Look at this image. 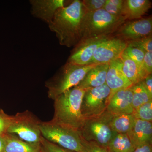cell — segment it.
<instances>
[{
	"label": "cell",
	"mask_w": 152,
	"mask_h": 152,
	"mask_svg": "<svg viewBox=\"0 0 152 152\" xmlns=\"http://www.w3.org/2000/svg\"><path fill=\"white\" fill-rule=\"evenodd\" d=\"M108 152H132L134 150L127 134H117L106 148Z\"/></svg>",
	"instance_id": "obj_21"
},
{
	"label": "cell",
	"mask_w": 152,
	"mask_h": 152,
	"mask_svg": "<svg viewBox=\"0 0 152 152\" xmlns=\"http://www.w3.org/2000/svg\"><path fill=\"white\" fill-rule=\"evenodd\" d=\"M119 58L123 72L133 85L143 80L149 75L137 63L123 53Z\"/></svg>",
	"instance_id": "obj_18"
},
{
	"label": "cell",
	"mask_w": 152,
	"mask_h": 152,
	"mask_svg": "<svg viewBox=\"0 0 152 152\" xmlns=\"http://www.w3.org/2000/svg\"><path fill=\"white\" fill-rule=\"evenodd\" d=\"M133 94L132 105L134 110L142 105L152 101L150 95L142 81L130 87Z\"/></svg>",
	"instance_id": "obj_22"
},
{
	"label": "cell",
	"mask_w": 152,
	"mask_h": 152,
	"mask_svg": "<svg viewBox=\"0 0 152 152\" xmlns=\"http://www.w3.org/2000/svg\"><path fill=\"white\" fill-rule=\"evenodd\" d=\"M42 135L47 140L66 149L84 152L79 131L54 122L51 120L40 124Z\"/></svg>",
	"instance_id": "obj_5"
},
{
	"label": "cell",
	"mask_w": 152,
	"mask_h": 152,
	"mask_svg": "<svg viewBox=\"0 0 152 152\" xmlns=\"http://www.w3.org/2000/svg\"><path fill=\"white\" fill-rule=\"evenodd\" d=\"M134 115L138 119L152 121V101L143 104L134 110Z\"/></svg>",
	"instance_id": "obj_23"
},
{
	"label": "cell",
	"mask_w": 152,
	"mask_h": 152,
	"mask_svg": "<svg viewBox=\"0 0 152 152\" xmlns=\"http://www.w3.org/2000/svg\"><path fill=\"white\" fill-rule=\"evenodd\" d=\"M41 152H77L66 149L47 140L42 137L40 142Z\"/></svg>",
	"instance_id": "obj_27"
},
{
	"label": "cell",
	"mask_w": 152,
	"mask_h": 152,
	"mask_svg": "<svg viewBox=\"0 0 152 152\" xmlns=\"http://www.w3.org/2000/svg\"><path fill=\"white\" fill-rule=\"evenodd\" d=\"M106 0H83L82 4L85 12H92L103 9Z\"/></svg>",
	"instance_id": "obj_28"
},
{
	"label": "cell",
	"mask_w": 152,
	"mask_h": 152,
	"mask_svg": "<svg viewBox=\"0 0 152 152\" xmlns=\"http://www.w3.org/2000/svg\"><path fill=\"white\" fill-rule=\"evenodd\" d=\"M134 149L146 144H152V122L137 119L127 134Z\"/></svg>",
	"instance_id": "obj_15"
},
{
	"label": "cell",
	"mask_w": 152,
	"mask_h": 152,
	"mask_svg": "<svg viewBox=\"0 0 152 152\" xmlns=\"http://www.w3.org/2000/svg\"><path fill=\"white\" fill-rule=\"evenodd\" d=\"M146 89L152 96V74L148 75L142 81Z\"/></svg>",
	"instance_id": "obj_32"
},
{
	"label": "cell",
	"mask_w": 152,
	"mask_h": 152,
	"mask_svg": "<svg viewBox=\"0 0 152 152\" xmlns=\"http://www.w3.org/2000/svg\"><path fill=\"white\" fill-rule=\"evenodd\" d=\"M136 119L133 113L113 115L110 125L117 134H127L132 128Z\"/></svg>",
	"instance_id": "obj_20"
},
{
	"label": "cell",
	"mask_w": 152,
	"mask_h": 152,
	"mask_svg": "<svg viewBox=\"0 0 152 152\" xmlns=\"http://www.w3.org/2000/svg\"><path fill=\"white\" fill-rule=\"evenodd\" d=\"M41 121L29 111L18 113L12 115L7 133L18 136L29 143L40 145L42 134Z\"/></svg>",
	"instance_id": "obj_7"
},
{
	"label": "cell",
	"mask_w": 152,
	"mask_h": 152,
	"mask_svg": "<svg viewBox=\"0 0 152 152\" xmlns=\"http://www.w3.org/2000/svg\"><path fill=\"white\" fill-rule=\"evenodd\" d=\"M149 0H124L122 15L126 20L141 18L151 7Z\"/></svg>",
	"instance_id": "obj_17"
},
{
	"label": "cell",
	"mask_w": 152,
	"mask_h": 152,
	"mask_svg": "<svg viewBox=\"0 0 152 152\" xmlns=\"http://www.w3.org/2000/svg\"><path fill=\"white\" fill-rule=\"evenodd\" d=\"M40 152H41V151Z\"/></svg>",
	"instance_id": "obj_36"
},
{
	"label": "cell",
	"mask_w": 152,
	"mask_h": 152,
	"mask_svg": "<svg viewBox=\"0 0 152 152\" xmlns=\"http://www.w3.org/2000/svg\"><path fill=\"white\" fill-rule=\"evenodd\" d=\"M109 64H97L92 68L77 86L86 90L106 84V77Z\"/></svg>",
	"instance_id": "obj_16"
},
{
	"label": "cell",
	"mask_w": 152,
	"mask_h": 152,
	"mask_svg": "<svg viewBox=\"0 0 152 152\" xmlns=\"http://www.w3.org/2000/svg\"><path fill=\"white\" fill-rule=\"evenodd\" d=\"M1 109H0V110H1Z\"/></svg>",
	"instance_id": "obj_35"
},
{
	"label": "cell",
	"mask_w": 152,
	"mask_h": 152,
	"mask_svg": "<svg viewBox=\"0 0 152 152\" xmlns=\"http://www.w3.org/2000/svg\"><path fill=\"white\" fill-rule=\"evenodd\" d=\"M5 144L3 152H40V145L29 143L13 134L4 135Z\"/></svg>",
	"instance_id": "obj_19"
},
{
	"label": "cell",
	"mask_w": 152,
	"mask_h": 152,
	"mask_svg": "<svg viewBox=\"0 0 152 152\" xmlns=\"http://www.w3.org/2000/svg\"><path fill=\"white\" fill-rule=\"evenodd\" d=\"M31 14L50 24L58 10L64 7V0H31Z\"/></svg>",
	"instance_id": "obj_12"
},
{
	"label": "cell",
	"mask_w": 152,
	"mask_h": 152,
	"mask_svg": "<svg viewBox=\"0 0 152 152\" xmlns=\"http://www.w3.org/2000/svg\"><path fill=\"white\" fill-rule=\"evenodd\" d=\"M86 90L77 86L61 94L54 99V122L79 131L85 119L81 110L82 99Z\"/></svg>",
	"instance_id": "obj_2"
},
{
	"label": "cell",
	"mask_w": 152,
	"mask_h": 152,
	"mask_svg": "<svg viewBox=\"0 0 152 152\" xmlns=\"http://www.w3.org/2000/svg\"><path fill=\"white\" fill-rule=\"evenodd\" d=\"M130 87L120 90L113 95L109 101L107 109L110 113L112 115L133 113V94Z\"/></svg>",
	"instance_id": "obj_14"
},
{
	"label": "cell",
	"mask_w": 152,
	"mask_h": 152,
	"mask_svg": "<svg viewBox=\"0 0 152 152\" xmlns=\"http://www.w3.org/2000/svg\"><path fill=\"white\" fill-rule=\"evenodd\" d=\"M106 84L111 91L108 102L113 95L117 91L130 88L132 86V84L123 72L122 64L119 58L109 64Z\"/></svg>",
	"instance_id": "obj_13"
},
{
	"label": "cell",
	"mask_w": 152,
	"mask_h": 152,
	"mask_svg": "<svg viewBox=\"0 0 152 152\" xmlns=\"http://www.w3.org/2000/svg\"><path fill=\"white\" fill-rule=\"evenodd\" d=\"M109 37L104 36L82 40L74 47L67 62L80 66L91 64L95 52Z\"/></svg>",
	"instance_id": "obj_10"
},
{
	"label": "cell",
	"mask_w": 152,
	"mask_h": 152,
	"mask_svg": "<svg viewBox=\"0 0 152 152\" xmlns=\"http://www.w3.org/2000/svg\"><path fill=\"white\" fill-rule=\"evenodd\" d=\"M145 53V52L141 49L128 45L123 53V54L137 63L142 69V64Z\"/></svg>",
	"instance_id": "obj_25"
},
{
	"label": "cell",
	"mask_w": 152,
	"mask_h": 152,
	"mask_svg": "<svg viewBox=\"0 0 152 152\" xmlns=\"http://www.w3.org/2000/svg\"><path fill=\"white\" fill-rule=\"evenodd\" d=\"M4 135L0 136V152H4L5 144Z\"/></svg>",
	"instance_id": "obj_34"
},
{
	"label": "cell",
	"mask_w": 152,
	"mask_h": 152,
	"mask_svg": "<svg viewBox=\"0 0 152 152\" xmlns=\"http://www.w3.org/2000/svg\"><path fill=\"white\" fill-rule=\"evenodd\" d=\"M110 93L106 84L86 90L81 107L85 120L98 116L107 110Z\"/></svg>",
	"instance_id": "obj_8"
},
{
	"label": "cell",
	"mask_w": 152,
	"mask_h": 152,
	"mask_svg": "<svg viewBox=\"0 0 152 152\" xmlns=\"http://www.w3.org/2000/svg\"><path fill=\"white\" fill-rule=\"evenodd\" d=\"M12 117V115L6 114L2 109L0 110V136L4 135L7 133Z\"/></svg>",
	"instance_id": "obj_29"
},
{
	"label": "cell",
	"mask_w": 152,
	"mask_h": 152,
	"mask_svg": "<svg viewBox=\"0 0 152 152\" xmlns=\"http://www.w3.org/2000/svg\"><path fill=\"white\" fill-rule=\"evenodd\" d=\"M85 13L80 0H74L57 11L48 26L56 34L61 45L71 48L80 42L82 20Z\"/></svg>",
	"instance_id": "obj_1"
},
{
	"label": "cell",
	"mask_w": 152,
	"mask_h": 152,
	"mask_svg": "<svg viewBox=\"0 0 152 152\" xmlns=\"http://www.w3.org/2000/svg\"><path fill=\"white\" fill-rule=\"evenodd\" d=\"M112 115L107 110L100 115L85 119L79 131L80 136L87 141L94 142L106 148L117 134L110 125Z\"/></svg>",
	"instance_id": "obj_6"
},
{
	"label": "cell",
	"mask_w": 152,
	"mask_h": 152,
	"mask_svg": "<svg viewBox=\"0 0 152 152\" xmlns=\"http://www.w3.org/2000/svg\"><path fill=\"white\" fill-rule=\"evenodd\" d=\"M142 67L148 75L152 74V52H146L144 56Z\"/></svg>",
	"instance_id": "obj_31"
},
{
	"label": "cell",
	"mask_w": 152,
	"mask_h": 152,
	"mask_svg": "<svg viewBox=\"0 0 152 152\" xmlns=\"http://www.w3.org/2000/svg\"><path fill=\"white\" fill-rule=\"evenodd\" d=\"M126 21L124 17L112 15L103 9L85 12L82 22L81 40L109 36L115 32Z\"/></svg>",
	"instance_id": "obj_3"
},
{
	"label": "cell",
	"mask_w": 152,
	"mask_h": 152,
	"mask_svg": "<svg viewBox=\"0 0 152 152\" xmlns=\"http://www.w3.org/2000/svg\"><path fill=\"white\" fill-rule=\"evenodd\" d=\"M81 139L84 152H108L106 148L101 146L94 142L87 141L82 137Z\"/></svg>",
	"instance_id": "obj_30"
},
{
	"label": "cell",
	"mask_w": 152,
	"mask_h": 152,
	"mask_svg": "<svg viewBox=\"0 0 152 152\" xmlns=\"http://www.w3.org/2000/svg\"><path fill=\"white\" fill-rule=\"evenodd\" d=\"M115 32L117 37L127 43L152 35V18L125 22Z\"/></svg>",
	"instance_id": "obj_11"
},
{
	"label": "cell",
	"mask_w": 152,
	"mask_h": 152,
	"mask_svg": "<svg viewBox=\"0 0 152 152\" xmlns=\"http://www.w3.org/2000/svg\"><path fill=\"white\" fill-rule=\"evenodd\" d=\"M124 3V0H106L103 9L112 15L123 17Z\"/></svg>",
	"instance_id": "obj_24"
},
{
	"label": "cell",
	"mask_w": 152,
	"mask_h": 152,
	"mask_svg": "<svg viewBox=\"0 0 152 152\" xmlns=\"http://www.w3.org/2000/svg\"><path fill=\"white\" fill-rule=\"evenodd\" d=\"M128 45L141 49L145 53L152 52V36H148L129 42Z\"/></svg>",
	"instance_id": "obj_26"
},
{
	"label": "cell",
	"mask_w": 152,
	"mask_h": 152,
	"mask_svg": "<svg viewBox=\"0 0 152 152\" xmlns=\"http://www.w3.org/2000/svg\"><path fill=\"white\" fill-rule=\"evenodd\" d=\"M96 65L80 66L66 62L53 77L46 82L48 96L54 100L61 94L77 86L87 73Z\"/></svg>",
	"instance_id": "obj_4"
},
{
	"label": "cell",
	"mask_w": 152,
	"mask_h": 152,
	"mask_svg": "<svg viewBox=\"0 0 152 152\" xmlns=\"http://www.w3.org/2000/svg\"><path fill=\"white\" fill-rule=\"evenodd\" d=\"M127 46L128 43L122 39L109 37L95 52L91 64H109L119 58Z\"/></svg>",
	"instance_id": "obj_9"
},
{
	"label": "cell",
	"mask_w": 152,
	"mask_h": 152,
	"mask_svg": "<svg viewBox=\"0 0 152 152\" xmlns=\"http://www.w3.org/2000/svg\"><path fill=\"white\" fill-rule=\"evenodd\" d=\"M132 152H152V144H146L137 147Z\"/></svg>",
	"instance_id": "obj_33"
}]
</instances>
